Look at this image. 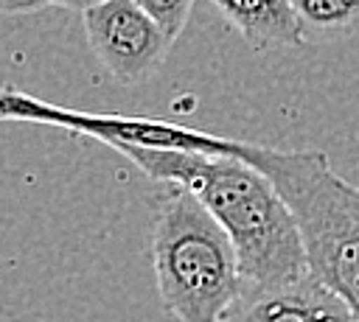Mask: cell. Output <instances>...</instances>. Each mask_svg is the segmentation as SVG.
I'll return each instance as SVG.
<instances>
[{"instance_id": "9c48e42d", "label": "cell", "mask_w": 359, "mask_h": 322, "mask_svg": "<svg viewBox=\"0 0 359 322\" xmlns=\"http://www.w3.org/2000/svg\"><path fill=\"white\" fill-rule=\"evenodd\" d=\"M95 3H101V0H50V6H65V8H73V11H84Z\"/></svg>"}, {"instance_id": "7a4b0ae2", "label": "cell", "mask_w": 359, "mask_h": 322, "mask_svg": "<svg viewBox=\"0 0 359 322\" xmlns=\"http://www.w3.org/2000/svg\"><path fill=\"white\" fill-rule=\"evenodd\" d=\"M180 151L233 154L258 168L294 213L309 274L342 300L359 322V182L342 179L317 148L280 151L182 126Z\"/></svg>"}, {"instance_id": "ba28073f", "label": "cell", "mask_w": 359, "mask_h": 322, "mask_svg": "<svg viewBox=\"0 0 359 322\" xmlns=\"http://www.w3.org/2000/svg\"><path fill=\"white\" fill-rule=\"evenodd\" d=\"M146 17H151V22L171 39L177 42L180 34L185 31L188 25V17H191V8H194V0H132Z\"/></svg>"}, {"instance_id": "8992f818", "label": "cell", "mask_w": 359, "mask_h": 322, "mask_svg": "<svg viewBox=\"0 0 359 322\" xmlns=\"http://www.w3.org/2000/svg\"><path fill=\"white\" fill-rule=\"evenodd\" d=\"M208 3L255 50L294 48L303 42L289 0H208Z\"/></svg>"}, {"instance_id": "6da1fadb", "label": "cell", "mask_w": 359, "mask_h": 322, "mask_svg": "<svg viewBox=\"0 0 359 322\" xmlns=\"http://www.w3.org/2000/svg\"><path fill=\"white\" fill-rule=\"evenodd\" d=\"M149 179L185 188L227 232L244 286H280L309 274L294 213L275 185L233 154L112 143Z\"/></svg>"}, {"instance_id": "277c9868", "label": "cell", "mask_w": 359, "mask_h": 322, "mask_svg": "<svg viewBox=\"0 0 359 322\" xmlns=\"http://www.w3.org/2000/svg\"><path fill=\"white\" fill-rule=\"evenodd\" d=\"M90 50L121 84H140L168 56L171 39L132 0H101L81 11Z\"/></svg>"}, {"instance_id": "5b68a950", "label": "cell", "mask_w": 359, "mask_h": 322, "mask_svg": "<svg viewBox=\"0 0 359 322\" xmlns=\"http://www.w3.org/2000/svg\"><path fill=\"white\" fill-rule=\"evenodd\" d=\"M224 322H353L351 311L317 277L258 288L244 286Z\"/></svg>"}, {"instance_id": "3957f363", "label": "cell", "mask_w": 359, "mask_h": 322, "mask_svg": "<svg viewBox=\"0 0 359 322\" xmlns=\"http://www.w3.org/2000/svg\"><path fill=\"white\" fill-rule=\"evenodd\" d=\"M151 224L157 294L180 322H224L244 280L216 218L180 185H165Z\"/></svg>"}, {"instance_id": "52a82bcc", "label": "cell", "mask_w": 359, "mask_h": 322, "mask_svg": "<svg viewBox=\"0 0 359 322\" xmlns=\"http://www.w3.org/2000/svg\"><path fill=\"white\" fill-rule=\"evenodd\" d=\"M303 42H331L359 34V0H289Z\"/></svg>"}]
</instances>
